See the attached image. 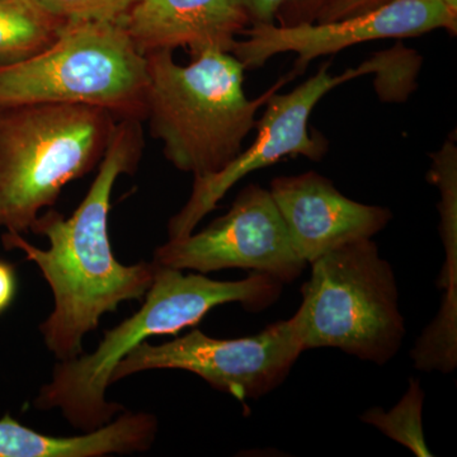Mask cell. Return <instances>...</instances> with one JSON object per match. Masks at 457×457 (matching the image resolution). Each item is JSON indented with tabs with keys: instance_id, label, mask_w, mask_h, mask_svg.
<instances>
[{
	"instance_id": "6da1fadb",
	"label": "cell",
	"mask_w": 457,
	"mask_h": 457,
	"mask_svg": "<svg viewBox=\"0 0 457 457\" xmlns=\"http://www.w3.org/2000/svg\"><path fill=\"white\" fill-rule=\"evenodd\" d=\"M143 150L141 121L119 120L97 176L77 210L69 218L47 210L32 225L33 233L49 239V248H37L14 231L2 236L4 248L22 252L53 291L54 309L40 332L59 361L82 354L84 337L97 329L101 318L123 302L143 299L154 279L153 262L120 263L108 234L114 183L121 174L137 170Z\"/></svg>"
},
{
	"instance_id": "7a4b0ae2",
	"label": "cell",
	"mask_w": 457,
	"mask_h": 457,
	"mask_svg": "<svg viewBox=\"0 0 457 457\" xmlns=\"http://www.w3.org/2000/svg\"><path fill=\"white\" fill-rule=\"evenodd\" d=\"M155 266L154 279L145 302L132 317L104 332L93 353L60 361L53 378L35 400L42 411L59 409L75 428L93 431L107 425L123 411L108 402L111 375L120 362L140 343L155 336H176L196 327L213 308L239 303L252 312H261L278 302L282 282L266 273L252 272L239 281H216L204 273L183 275V270Z\"/></svg>"
},
{
	"instance_id": "3957f363",
	"label": "cell",
	"mask_w": 457,
	"mask_h": 457,
	"mask_svg": "<svg viewBox=\"0 0 457 457\" xmlns=\"http://www.w3.org/2000/svg\"><path fill=\"white\" fill-rule=\"evenodd\" d=\"M145 119L168 162L195 179L224 170L242 153L258 110L296 74L290 71L260 97L245 92V66L231 53L209 50L179 65L173 51L147 54Z\"/></svg>"
},
{
	"instance_id": "277c9868",
	"label": "cell",
	"mask_w": 457,
	"mask_h": 457,
	"mask_svg": "<svg viewBox=\"0 0 457 457\" xmlns=\"http://www.w3.org/2000/svg\"><path fill=\"white\" fill-rule=\"evenodd\" d=\"M117 121L84 104L0 107V228L31 231L65 186L98 167Z\"/></svg>"
},
{
	"instance_id": "5b68a950",
	"label": "cell",
	"mask_w": 457,
	"mask_h": 457,
	"mask_svg": "<svg viewBox=\"0 0 457 457\" xmlns=\"http://www.w3.org/2000/svg\"><path fill=\"white\" fill-rule=\"evenodd\" d=\"M147 84L146 56L122 23L66 22L44 49L0 62V107L84 104L143 121Z\"/></svg>"
},
{
	"instance_id": "8992f818",
	"label": "cell",
	"mask_w": 457,
	"mask_h": 457,
	"mask_svg": "<svg viewBox=\"0 0 457 457\" xmlns=\"http://www.w3.org/2000/svg\"><path fill=\"white\" fill-rule=\"evenodd\" d=\"M303 303L291 318L303 351L338 348L384 365L405 335L389 262L371 239L357 240L312 262Z\"/></svg>"
},
{
	"instance_id": "52a82bcc",
	"label": "cell",
	"mask_w": 457,
	"mask_h": 457,
	"mask_svg": "<svg viewBox=\"0 0 457 457\" xmlns=\"http://www.w3.org/2000/svg\"><path fill=\"white\" fill-rule=\"evenodd\" d=\"M400 62L402 54L390 50L336 77L329 73L330 62H326L290 93H273L264 104L263 116L255 122L258 132L253 144L224 170L195 179L187 203L168 224L170 239L189 236L195 231L204 216L216 209L228 189L246 174L278 163L286 156L302 155L311 161H320L326 155L328 141L321 135L312 134L309 129V120L318 102L330 90L362 75L376 73L383 79L392 78L398 73Z\"/></svg>"
},
{
	"instance_id": "ba28073f",
	"label": "cell",
	"mask_w": 457,
	"mask_h": 457,
	"mask_svg": "<svg viewBox=\"0 0 457 457\" xmlns=\"http://www.w3.org/2000/svg\"><path fill=\"white\" fill-rule=\"evenodd\" d=\"M303 352L291 319L245 338H212L192 329L162 345L143 342L113 369L111 384L150 370H182L237 399H258L284 383Z\"/></svg>"
},
{
	"instance_id": "9c48e42d",
	"label": "cell",
	"mask_w": 457,
	"mask_h": 457,
	"mask_svg": "<svg viewBox=\"0 0 457 457\" xmlns=\"http://www.w3.org/2000/svg\"><path fill=\"white\" fill-rule=\"evenodd\" d=\"M153 263L198 273L240 269L266 273L282 284L300 278L306 262L297 255L270 189L249 185L230 210L204 230L158 246Z\"/></svg>"
},
{
	"instance_id": "30bf717a",
	"label": "cell",
	"mask_w": 457,
	"mask_h": 457,
	"mask_svg": "<svg viewBox=\"0 0 457 457\" xmlns=\"http://www.w3.org/2000/svg\"><path fill=\"white\" fill-rule=\"evenodd\" d=\"M435 29L457 32V11L441 0H387L368 12L333 22L251 25L231 54L245 69L261 68L278 54H296L294 73L302 74L319 56L380 38H404Z\"/></svg>"
},
{
	"instance_id": "8fae6325",
	"label": "cell",
	"mask_w": 457,
	"mask_h": 457,
	"mask_svg": "<svg viewBox=\"0 0 457 457\" xmlns=\"http://www.w3.org/2000/svg\"><path fill=\"white\" fill-rule=\"evenodd\" d=\"M270 192L295 252L306 263L339 246L371 239L393 218L386 207L345 197L317 171L278 177Z\"/></svg>"
},
{
	"instance_id": "7c38bea8",
	"label": "cell",
	"mask_w": 457,
	"mask_h": 457,
	"mask_svg": "<svg viewBox=\"0 0 457 457\" xmlns=\"http://www.w3.org/2000/svg\"><path fill=\"white\" fill-rule=\"evenodd\" d=\"M122 26L144 55L187 49L195 57L209 50L231 53L249 21L237 0H139Z\"/></svg>"
},
{
	"instance_id": "4fadbf2b",
	"label": "cell",
	"mask_w": 457,
	"mask_h": 457,
	"mask_svg": "<svg viewBox=\"0 0 457 457\" xmlns=\"http://www.w3.org/2000/svg\"><path fill=\"white\" fill-rule=\"evenodd\" d=\"M158 420L145 411H123L116 420L84 435L56 437L0 420V457H104L145 453L155 442Z\"/></svg>"
},
{
	"instance_id": "5bb4252c",
	"label": "cell",
	"mask_w": 457,
	"mask_h": 457,
	"mask_svg": "<svg viewBox=\"0 0 457 457\" xmlns=\"http://www.w3.org/2000/svg\"><path fill=\"white\" fill-rule=\"evenodd\" d=\"M62 25L36 0H0V62H16L44 49Z\"/></svg>"
},
{
	"instance_id": "9a60e30c",
	"label": "cell",
	"mask_w": 457,
	"mask_h": 457,
	"mask_svg": "<svg viewBox=\"0 0 457 457\" xmlns=\"http://www.w3.org/2000/svg\"><path fill=\"white\" fill-rule=\"evenodd\" d=\"M423 390L417 380H411L407 394L392 411L371 409L362 416V420L375 426L394 441L404 445L417 456H431L423 436L422 408Z\"/></svg>"
},
{
	"instance_id": "2e32d148",
	"label": "cell",
	"mask_w": 457,
	"mask_h": 457,
	"mask_svg": "<svg viewBox=\"0 0 457 457\" xmlns=\"http://www.w3.org/2000/svg\"><path fill=\"white\" fill-rule=\"evenodd\" d=\"M62 22L122 23L139 0H36Z\"/></svg>"
},
{
	"instance_id": "e0dca14e",
	"label": "cell",
	"mask_w": 457,
	"mask_h": 457,
	"mask_svg": "<svg viewBox=\"0 0 457 457\" xmlns=\"http://www.w3.org/2000/svg\"><path fill=\"white\" fill-rule=\"evenodd\" d=\"M386 2L387 0H327L319 11L318 23L333 22L354 16Z\"/></svg>"
},
{
	"instance_id": "ac0fdd59",
	"label": "cell",
	"mask_w": 457,
	"mask_h": 457,
	"mask_svg": "<svg viewBox=\"0 0 457 457\" xmlns=\"http://www.w3.org/2000/svg\"><path fill=\"white\" fill-rule=\"evenodd\" d=\"M290 0H237L245 12L249 25H270L275 22L279 9Z\"/></svg>"
},
{
	"instance_id": "d6986e66",
	"label": "cell",
	"mask_w": 457,
	"mask_h": 457,
	"mask_svg": "<svg viewBox=\"0 0 457 457\" xmlns=\"http://www.w3.org/2000/svg\"><path fill=\"white\" fill-rule=\"evenodd\" d=\"M16 294V270L8 262L0 261V314H3L12 305Z\"/></svg>"
},
{
	"instance_id": "ffe728a7",
	"label": "cell",
	"mask_w": 457,
	"mask_h": 457,
	"mask_svg": "<svg viewBox=\"0 0 457 457\" xmlns=\"http://www.w3.org/2000/svg\"><path fill=\"white\" fill-rule=\"evenodd\" d=\"M445 4L449 5L450 8L455 9L457 11V0H441Z\"/></svg>"
},
{
	"instance_id": "44dd1931",
	"label": "cell",
	"mask_w": 457,
	"mask_h": 457,
	"mask_svg": "<svg viewBox=\"0 0 457 457\" xmlns=\"http://www.w3.org/2000/svg\"><path fill=\"white\" fill-rule=\"evenodd\" d=\"M305 3H311V4H315V3L327 2V0H303Z\"/></svg>"
}]
</instances>
